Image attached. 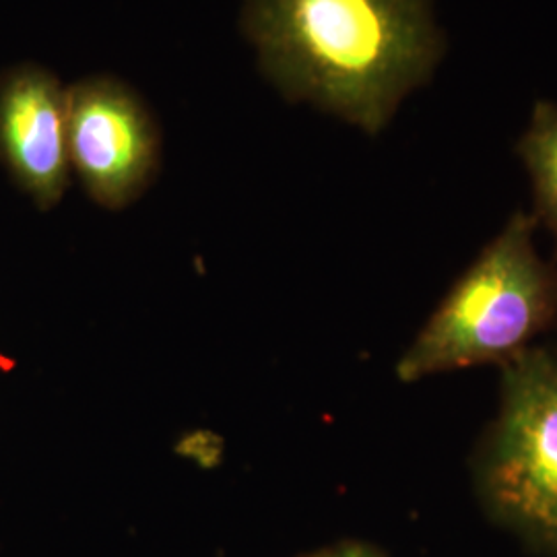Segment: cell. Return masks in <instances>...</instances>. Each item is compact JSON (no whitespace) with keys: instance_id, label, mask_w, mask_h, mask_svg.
I'll list each match as a JSON object with an SVG mask.
<instances>
[{"instance_id":"cell-7","label":"cell","mask_w":557,"mask_h":557,"mask_svg":"<svg viewBox=\"0 0 557 557\" xmlns=\"http://www.w3.org/2000/svg\"><path fill=\"white\" fill-rule=\"evenodd\" d=\"M306 557H386L379 547L363 541H343L333 547L320 549L317 554Z\"/></svg>"},{"instance_id":"cell-5","label":"cell","mask_w":557,"mask_h":557,"mask_svg":"<svg viewBox=\"0 0 557 557\" xmlns=\"http://www.w3.org/2000/svg\"><path fill=\"white\" fill-rule=\"evenodd\" d=\"M0 158L40 209L69 184L66 89L46 69L20 64L0 75Z\"/></svg>"},{"instance_id":"cell-1","label":"cell","mask_w":557,"mask_h":557,"mask_svg":"<svg viewBox=\"0 0 557 557\" xmlns=\"http://www.w3.org/2000/svg\"><path fill=\"white\" fill-rule=\"evenodd\" d=\"M242 29L287 100L370 137L444 57L432 0H244Z\"/></svg>"},{"instance_id":"cell-3","label":"cell","mask_w":557,"mask_h":557,"mask_svg":"<svg viewBox=\"0 0 557 557\" xmlns=\"http://www.w3.org/2000/svg\"><path fill=\"white\" fill-rule=\"evenodd\" d=\"M479 506L539 556L557 557V351L499 366V403L471 462Z\"/></svg>"},{"instance_id":"cell-6","label":"cell","mask_w":557,"mask_h":557,"mask_svg":"<svg viewBox=\"0 0 557 557\" xmlns=\"http://www.w3.org/2000/svg\"><path fill=\"white\" fill-rule=\"evenodd\" d=\"M517 153L531 180L533 218L554 239L557 255V101L535 103Z\"/></svg>"},{"instance_id":"cell-2","label":"cell","mask_w":557,"mask_h":557,"mask_svg":"<svg viewBox=\"0 0 557 557\" xmlns=\"http://www.w3.org/2000/svg\"><path fill=\"white\" fill-rule=\"evenodd\" d=\"M537 221L517 211L453 283L398 358L405 384L504 366L557 324V264L539 255Z\"/></svg>"},{"instance_id":"cell-4","label":"cell","mask_w":557,"mask_h":557,"mask_svg":"<svg viewBox=\"0 0 557 557\" xmlns=\"http://www.w3.org/2000/svg\"><path fill=\"white\" fill-rule=\"evenodd\" d=\"M69 161L87 195L108 209L137 199L160 163V128L124 81L94 75L66 89Z\"/></svg>"}]
</instances>
